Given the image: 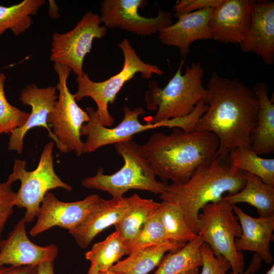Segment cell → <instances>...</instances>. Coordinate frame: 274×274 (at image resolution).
Segmentation results:
<instances>
[{"mask_svg": "<svg viewBox=\"0 0 274 274\" xmlns=\"http://www.w3.org/2000/svg\"><path fill=\"white\" fill-rule=\"evenodd\" d=\"M208 106L194 130L209 131L219 140L217 156L227 157L241 147L251 148L250 136L257 124L258 98L253 90L236 78L214 72L206 86Z\"/></svg>", "mask_w": 274, "mask_h": 274, "instance_id": "obj_1", "label": "cell"}, {"mask_svg": "<svg viewBox=\"0 0 274 274\" xmlns=\"http://www.w3.org/2000/svg\"><path fill=\"white\" fill-rule=\"evenodd\" d=\"M219 145L218 138L211 132H186L175 128L169 134L153 133L140 148L156 177L179 184L214 159Z\"/></svg>", "mask_w": 274, "mask_h": 274, "instance_id": "obj_2", "label": "cell"}, {"mask_svg": "<svg viewBox=\"0 0 274 274\" xmlns=\"http://www.w3.org/2000/svg\"><path fill=\"white\" fill-rule=\"evenodd\" d=\"M246 182L244 172L232 165L228 156H217L199 167L186 182L168 184L159 198L177 203L188 226L198 235V215L202 208L208 203L221 201L226 193L238 192Z\"/></svg>", "mask_w": 274, "mask_h": 274, "instance_id": "obj_3", "label": "cell"}, {"mask_svg": "<svg viewBox=\"0 0 274 274\" xmlns=\"http://www.w3.org/2000/svg\"><path fill=\"white\" fill-rule=\"evenodd\" d=\"M182 59L173 77L163 88L155 80L149 82L145 94L148 109L157 111L147 123H155L171 118L186 116L192 112L197 104L205 100L207 90L202 84L204 70L199 62L188 65L184 74Z\"/></svg>", "mask_w": 274, "mask_h": 274, "instance_id": "obj_4", "label": "cell"}, {"mask_svg": "<svg viewBox=\"0 0 274 274\" xmlns=\"http://www.w3.org/2000/svg\"><path fill=\"white\" fill-rule=\"evenodd\" d=\"M114 147L123 159L122 167L111 175L104 174L102 168H98L95 175L82 180L83 187L107 192L115 197H123L126 192L132 189L159 195L165 191L168 184L156 179L138 144L130 140L117 143Z\"/></svg>", "mask_w": 274, "mask_h": 274, "instance_id": "obj_5", "label": "cell"}, {"mask_svg": "<svg viewBox=\"0 0 274 274\" xmlns=\"http://www.w3.org/2000/svg\"><path fill=\"white\" fill-rule=\"evenodd\" d=\"M123 53L124 62L122 70L117 74L101 82L92 81L88 74L83 73L77 76L78 90L74 94L76 101L89 97L95 102L96 112L102 124L111 127L114 119L108 111V105L114 103L116 96L124 84L133 78L138 73L142 78L150 79L153 74L159 76L163 71L157 65L143 61L135 50L126 39L118 45Z\"/></svg>", "mask_w": 274, "mask_h": 274, "instance_id": "obj_6", "label": "cell"}, {"mask_svg": "<svg viewBox=\"0 0 274 274\" xmlns=\"http://www.w3.org/2000/svg\"><path fill=\"white\" fill-rule=\"evenodd\" d=\"M199 231L204 243L208 245L215 255L225 258L230 264V274H242L245 266L242 252L237 251L235 240L242 233L238 218L231 204L224 200L206 204L199 215Z\"/></svg>", "mask_w": 274, "mask_h": 274, "instance_id": "obj_7", "label": "cell"}, {"mask_svg": "<svg viewBox=\"0 0 274 274\" xmlns=\"http://www.w3.org/2000/svg\"><path fill=\"white\" fill-rule=\"evenodd\" d=\"M54 142L46 144L42 152L37 168L26 170V162L15 159L12 173L8 181L12 184L19 180L20 187L16 193L14 206L25 209L23 217L26 223L36 218L42 201L49 190L61 188L71 191L73 187L63 182L55 173L53 167Z\"/></svg>", "mask_w": 274, "mask_h": 274, "instance_id": "obj_8", "label": "cell"}, {"mask_svg": "<svg viewBox=\"0 0 274 274\" xmlns=\"http://www.w3.org/2000/svg\"><path fill=\"white\" fill-rule=\"evenodd\" d=\"M58 77L56 88L59 91L57 99L47 118L48 124L60 143L68 151H74L78 156L86 153L85 142L81 139L82 126L89 121L88 113L80 107L70 91L67 80L71 69L62 64L54 63Z\"/></svg>", "mask_w": 274, "mask_h": 274, "instance_id": "obj_9", "label": "cell"}, {"mask_svg": "<svg viewBox=\"0 0 274 274\" xmlns=\"http://www.w3.org/2000/svg\"><path fill=\"white\" fill-rule=\"evenodd\" d=\"M100 24L99 16L88 11L71 30L55 32L50 59L69 67L77 76H81L85 57L90 52L93 40L101 39L107 32L108 28Z\"/></svg>", "mask_w": 274, "mask_h": 274, "instance_id": "obj_10", "label": "cell"}, {"mask_svg": "<svg viewBox=\"0 0 274 274\" xmlns=\"http://www.w3.org/2000/svg\"><path fill=\"white\" fill-rule=\"evenodd\" d=\"M85 110L90 119L82 126L81 134L87 136L85 142L86 153L94 152L102 146L132 140L135 134L147 130L161 127L170 129L173 127L171 119L152 124H142L139 117L145 114L142 107L131 110L125 106L122 120L113 128L107 127L102 124L96 111L92 107H87Z\"/></svg>", "mask_w": 274, "mask_h": 274, "instance_id": "obj_11", "label": "cell"}, {"mask_svg": "<svg viewBox=\"0 0 274 274\" xmlns=\"http://www.w3.org/2000/svg\"><path fill=\"white\" fill-rule=\"evenodd\" d=\"M148 4L145 0H104L100 7V23L107 28H118L139 36H150L173 23L168 12L158 10L155 17H146L139 8Z\"/></svg>", "mask_w": 274, "mask_h": 274, "instance_id": "obj_12", "label": "cell"}, {"mask_svg": "<svg viewBox=\"0 0 274 274\" xmlns=\"http://www.w3.org/2000/svg\"><path fill=\"white\" fill-rule=\"evenodd\" d=\"M99 197L92 194L79 201L64 202L48 192L42 201L30 235L36 236L55 226L68 231L75 229L96 207Z\"/></svg>", "mask_w": 274, "mask_h": 274, "instance_id": "obj_13", "label": "cell"}, {"mask_svg": "<svg viewBox=\"0 0 274 274\" xmlns=\"http://www.w3.org/2000/svg\"><path fill=\"white\" fill-rule=\"evenodd\" d=\"M57 89L54 86L40 88L35 84L28 85L20 92V100L31 108L25 124L13 131L9 139L8 149L20 154L23 148V139L27 132L35 127H44L48 132L57 148L63 153L68 151L60 143L48 126L47 118L57 99Z\"/></svg>", "mask_w": 274, "mask_h": 274, "instance_id": "obj_14", "label": "cell"}, {"mask_svg": "<svg viewBox=\"0 0 274 274\" xmlns=\"http://www.w3.org/2000/svg\"><path fill=\"white\" fill-rule=\"evenodd\" d=\"M26 222L22 217L7 238L0 241V267L37 266L44 261H54L58 254L54 244L40 246L32 242L26 231Z\"/></svg>", "mask_w": 274, "mask_h": 274, "instance_id": "obj_15", "label": "cell"}, {"mask_svg": "<svg viewBox=\"0 0 274 274\" xmlns=\"http://www.w3.org/2000/svg\"><path fill=\"white\" fill-rule=\"evenodd\" d=\"M239 48L244 53L260 56L267 65L274 63V2L252 0L249 30Z\"/></svg>", "mask_w": 274, "mask_h": 274, "instance_id": "obj_16", "label": "cell"}, {"mask_svg": "<svg viewBox=\"0 0 274 274\" xmlns=\"http://www.w3.org/2000/svg\"><path fill=\"white\" fill-rule=\"evenodd\" d=\"M252 0H222L209 21L212 39L224 44H239L251 22Z\"/></svg>", "mask_w": 274, "mask_h": 274, "instance_id": "obj_17", "label": "cell"}, {"mask_svg": "<svg viewBox=\"0 0 274 274\" xmlns=\"http://www.w3.org/2000/svg\"><path fill=\"white\" fill-rule=\"evenodd\" d=\"M214 8H208L175 16V23L158 32V38L164 45L175 46L181 55L187 56L191 44L198 40L212 39L209 21Z\"/></svg>", "mask_w": 274, "mask_h": 274, "instance_id": "obj_18", "label": "cell"}, {"mask_svg": "<svg viewBox=\"0 0 274 274\" xmlns=\"http://www.w3.org/2000/svg\"><path fill=\"white\" fill-rule=\"evenodd\" d=\"M133 199L129 197H99L96 207L75 229L68 231L77 244L86 249L100 232L118 222L130 209Z\"/></svg>", "mask_w": 274, "mask_h": 274, "instance_id": "obj_19", "label": "cell"}, {"mask_svg": "<svg viewBox=\"0 0 274 274\" xmlns=\"http://www.w3.org/2000/svg\"><path fill=\"white\" fill-rule=\"evenodd\" d=\"M231 205L242 229L241 236L235 240L237 251L253 252L265 263H271L273 260L270 245L274 231V214L265 217H253L236 204Z\"/></svg>", "mask_w": 274, "mask_h": 274, "instance_id": "obj_20", "label": "cell"}, {"mask_svg": "<svg viewBox=\"0 0 274 274\" xmlns=\"http://www.w3.org/2000/svg\"><path fill=\"white\" fill-rule=\"evenodd\" d=\"M259 102L257 124L250 136L251 148L257 155L274 151V104L268 97V88L263 82L252 89Z\"/></svg>", "mask_w": 274, "mask_h": 274, "instance_id": "obj_21", "label": "cell"}, {"mask_svg": "<svg viewBox=\"0 0 274 274\" xmlns=\"http://www.w3.org/2000/svg\"><path fill=\"white\" fill-rule=\"evenodd\" d=\"M186 244L167 240L133 251L109 270L120 274H148L157 267L168 252L179 250Z\"/></svg>", "mask_w": 274, "mask_h": 274, "instance_id": "obj_22", "label": "cell"}, {"mask_svg": "<svg viewBox=\"0 0 274 274\" xmlns=\"http://www.w3.org/2000/svg\"><path fill=\"white\" fill-rule=\"evenodd\" d=\"M246 182L238 192L226 195L222 199L231 204L247 203L256 209L259 217L274 214V187L264 183L258 177L244 172Z\"/></svg>", "mask_w": 274, "mask_h": 274, "instance_id": "obj_23", "label": "cell"}, {"mask_svg": "<svg viewBox=\"0 0 274 274\" xmlns=\"http://www.w3.org/2000/svg\"><path fill=\"white\" fill-rule=\"evenodd\" d=\"M132 204L123 218L114 226L115 231L127 247L139 235L152 214L159 208L160 202L152 199L133 194Z\"/></svg>", "mask_w": 274, "mask_h": 274, "instance_id": "obj_24", "label": "cell"}, {"mask_svg": "<svg viewBox=\"0 0 274 274\" xmlns=\"http://www.w3.org/2000/svg\"><path fill=\"white\" fill-rule=\"evenodd\" d=\"M126 252L124 245L118 233L115 231L105 239L93 245L85 254L90 265L87 274H96L109 270Z\"/></svg>", "mask_w": 274, "mask_h": 274, "instance_id": "obj_25", "label": "cell"}, {"mask_svg": "<svg viewBox=\"0 0 274 274\" xmlns=\"http://www.w3.org/2000/svg\"><path fill=\"white\" fill-rule=\"evenodd\" d=\"M203 243L198 234L181 248L165 254L154 274H180L201 266L200 248Z\"/></svg>", "mask_w": 274, "mask_h": 274, "instance_id": "obj_26", "label": "cell"}, {"mask_svg": "<svg viewBox=\"0 0 274 274\" xmlns=\"http://www.w3.org/2000/svg\"><path fill=\"white\" fill-rule=\"evenodd\" d=\"M45 2L24 0L9 7L0 6V37L7 29L17 36L25 32L32 23L31 16L36 14Z\"/></svg>", "mask_w": 274, "mask_h": 274, "instance_id": "obj_27", "label": "cell"}, {"mask_svg": "<svg viewBox=\"0 0 274 274\" xmlns=\"http://www.w3.org/2000/svg\"><path fill=\"white\" fill-rule=\"evenodd\" d=\"M228 160L237 169L251 174L274 187V159L264 158L251 148L238 147L229 152Z\"/></svg>", "mask_w": 274, "mask_h": 274, "instance_id": "obj_28", "label": "cell"}, {"mask_svg": "<svg viewBox=\"0 0 274 274\" xmlns=\"http://www.w3.org/2000/svg\"><path fill=\"white\" fill-rule=\"evenodd\" d=\"M158 212L161 223L169 240L186 244L197 235L188 226L177 203L162 200Z\"/></svg>", "mask_w": 274, "mask_h": 274, "instance_id": "obj_29", "label": "cell"}, {"mask_svg": "<svg viewBox=\"0 0 274 274\" xmlns=\"http://www.w3.org/2000/svg\"><path fill=\"white\" fill-rule=\"evenodd\" d=\"M6 77L0 73V134L11 133L15 129L23 126L29 113L11 105L7 100L4 85Z\"/></svg>", "mask_w": 274, "mask_h": 274, "instance_id": "obj_30", "label": "cell"}, {"mask_svg": "<svg viewBox=\"0 0 274 274\" xmlns=\"http://www.w3.org/2000/svg\"><path fill=\"white\" fill-rule=\"evenodd\" d=\"M158 209L151 216L138 237L126 247V255L141 248L169 240L161 223Z\"/></svg>", "mask_w": 274, "mask_h": 274, "instance_id": "obj_31", "label": "cell"}, {"mask_svg": "<svg viewBox=\"0 0 274 274\" xmlns=\"http://www.w3.org/2000/svg\"><path fill=\"white\" fill-rule=\"evenodd\" d=\"M200 252L202 269L200 274H226L231 268L229 262L223 256L215 255L207 244L203 243L202 244Z\"/></svg>", "mask_w": 274, "mask_h": 274, "instance_id": "obj_32", "label": "cell"}, {"mask_svg": "<svg viewBox=\"0 0 274 274\" xmlns=\"http://www.w3.org/2000/svg\"><path fill=\"white\" fill-rule=\"evenodd\" d=\"M16 192L13 191L12 183L8 180L0 183V233L7 220L13 213Z\"/></svg>", "mask_w": 274, "mask_h": 274, "instance_id": "obj_33", "label": "cell"}, {"mask_svg": "<svg viewBox=\"0 0 274 274\" xmlns=\"http://www.w3.org/2000/svg\"><path fill=\"white\" fill-rule=\"evenodd\" d=\"M222 0H181L174 6V16L190 13L199 10L215 8Z\"/></svg>", "mask_w": 274, "mask_h": 274, "instance_id": "obj_34", "label": "cell"}, {"mask_svg": "<svg viewBox=\"0 0 274 274\" xmlns=\"http://www.w3.org/2000/svg\"><path fill=\"white\" fill-rule=\"evenodd\" d=\"M0 274H37V266L0 267Z\"/></svg>", "mask_w": 274, "mask_h": 274, "instance_id": "obj_35", "label": "cell"}, {"mask_svg": "<svg viewBox=\"0 0 274 274\" xmlns=\"http://www.w3.org/2000/svg\"><path fill=\"white\" fill-rule=\"evenodd\" d=\"M261 261L260 257L255 253L248 269L242 274H253L257 271L260 267Z\"/></svg>", "mask_w": 274, "mask_h": 274, "instance_id": "obj_36", "label": "cell"}, {"mask_svg": "<svg viewBox=\"0 0 274 274\" xmlns=\"http://www.w3.org/2000/svg\"><path fill=\"white\" fill-rule=\"evenodd\" d=\"M54 261H44L37 265V274H55Z\"/></svg>", "mask_w": 274, "mask_h": 274, "instance_id": "obj_37", "label": "cell"}, {"mask_svg": "<svg viewBox=\"0 0 274 274\" xmlns=\"http://www.w3.org/2000/svg\"><path fill=\"white\" fill-rule=\"evenodd\" d=\"M180 274H199L198 268H194Z\"/></svg>", "mask_w": 274, "mask_h": 274, "instance_id": "obj_38", "label": "cell"}, {"mask_svg": "<svg viewBox=\"0 0 274 274\" xmlns=\"http://www.w3.org/2000/svg\"><path fill=\"white\" fill-rule=\"evenodd\" d=\"M96 274H120V273L109 270L107 271H100L97 273Z\"/></svg>", "mask_w": 274, "mask_h": 274, "instance_id": "obj_39", "label": "cell"}, {"mask_svg": "<svg viewBox=\"0 0 274 274\" xmlns=\"http://www.w3.org/2000/svg\"><path fill=\"white\" fill-rule=\"evenodd\" d=\"M265 274H274V265L272 264L270 268L267 271Z\"/></svg>", "mask_w": 274, "mask_h": 274, "instance_id": "obj_40", "label": "cell"}, {"mask_svg": "<svg viewBox=\"0 0 274 274\" xmlns=\"http://www.w3.org/2000/svg\"><path fill=\"white\" fill-rule=\"evenodd\" d=\"M1 234L0 233V238H1Z\"/></svg>", "mask_w": 274, "mask_h": 274, "instance_id": "obj_41", "label": "cell"}]
</instances>
